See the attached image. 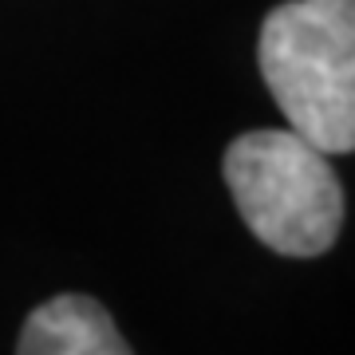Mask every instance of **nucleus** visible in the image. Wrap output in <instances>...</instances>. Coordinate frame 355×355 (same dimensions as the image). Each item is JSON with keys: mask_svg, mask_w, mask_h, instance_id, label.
I'll return each mask as SVG.
<instances>
[{"mask_svg": "<svg viewBox=\"0 0 355 355\" xmlns=\"http://www.w3.org/2000/svg\"><path fill=\"white\" fill-rule=\"evenodd\" d=\"M257 64L280 114L324 154L355 150V0H284L261 24Z\"/></svg>", "mask_w": 355, "mask_h": 355, "instance_id": "obj_1", "label": "nucleus"}, {"mask_svg": "<svg viewBox=\"0 0 355 355\" xmlns=\"http://www.w3.org/2000/svg\"><path fill=\"white\" fill-rule=\"evenodd\" d=\"M225 182L245 225L280 257L328 253L343 225V190L328 154L292 127L229 142Z\"/></svg>", "mask_w": 355, "mask_h": 355, "instance_id": "obj_2", "label": "nucleus"}, {"mask_svg": "<svg viewBox=\"0 0 355 355\" xmlns=\"http://www.w3.org/2000/svg\"><path fill=\"white\" fill-rule=\"evenodd\" d=\"M20 355H130V343L119 336L107 308L91 296L64 292L51 296L20 328Z\"/></svg>", "mask_w": 355, "mask_h": 355, "instance_id": "obj_3", "label": "nucleus"}]
</instances>
